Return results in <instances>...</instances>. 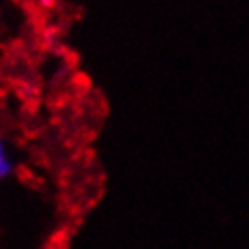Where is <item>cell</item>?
<instances>
[{"label": "cell", "instance_id": "1", "mask_svg": "<svg viewBox=\"0 0 249 249\" xmlns=\"http://www.w3.org/2000/svg\"><path fill=\"white\" fill-rule=\"evenodd\" d=\"M11 171H13V160H11L7 146H4L2 138H0V178H7Z\"/></svg>", "mask_w": 249, "mask_h": 249}]
</instances>
